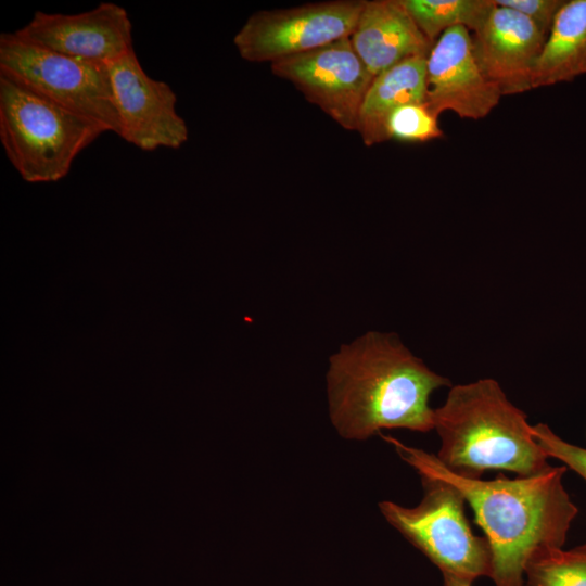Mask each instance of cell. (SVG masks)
<instances>
[{"label":"cell","mask_w":586,"mask_h":586,"mask_svg":"<svg viewBox=\"0 0 586 586\" xmlns=\"http://www.w3.org/2000/svg\"><path fill=\"white\" fill-rule=\"evenodd\" d=\"M471 36L483 75L501 95L533 89L534 66L547 36L528 17L494 0L493 8Z\"/></svg>","instance_id":"7c38bea8"},{"label":"cell","mask_w":586,"mask_h":586,"mask_svg":"<svg viewBox=\"0 0 586 586\" xmlns=\"http://www.w3.org/2000/svg\"><path fill=\"white\" fill-rule=\"evenodd\" d=\"M109 72L122 139L146 152L177 150L188 141L175 91L146 74L135 50L110 63Z\"/></svg>","instance_id":"9c48e42d"},{"label":"cell","mask_w":586,"mask_h":586,"mask_svg":"<svg viewBox=\"0 0 586 586\" xmlns=\"http://www.w3.org/2000/svg\"><path fill=\"white\" fill-rule=\"evenodd\" d=\"M498 5L514 10L528 17L548 36L555 18L565 0H495Z\"/></svg>","instance_id":"ffe728a7"},{"label":"cell","mask_w":586,"mask_h":586,"mask_svg":"<svg viewBox=\"0 0 586 586\" xmlns=\"http://www.w3.org/2000/svg\"><path fill=\"white\" fill-rule=\"evenodd\" d=\"M450 381L432 371L396 334L367 332L330 357V417L345 438L364 441L383 429H434L430 395Z\"/></svg>","instance_id":"7a4b0ae2"},{"label":"cell","mask_w":586,"mask_h":586,"mask_svg":"<svg viewBox=\"0 0 586 586\" xmlns=\"http://www.w3.org/2000/svg\"><path fill=\"white\" fill-rule=\"evenodd\" d=\"M436 117L425 103H410L395 110L386 125L387 137L405 142H425L443 137Z\"/></svg>","instance_id":"ac0fdd59"},{"label":"cell","mask_w":586,"mask_h":586,"mask_svg":"<svg viewBox=\"0 0 586 586\" xmlns=\"http://www.w3.org/2000/svg\"><path fill=\"white\" fill-rule=\"evenodd\" d=\"M423 488L413 508L382 501L386 521L434 563L443 576L472 584L491 577L492 551L486 537L475 535L466 518L461 492L437 476L419 473Z\"/></svg>","instance_id":"5b68a950"},{"label":"cell","mask_w":586,"mask_h":586,"mask_svg":"<svg viewBox=\"0 0 586 586\" xmlns=\"http://www.w3.org/2000/svg\"><path fill=\"white\" fill-rule=\"evenodd\" d=\"M422 34L433 44L449 28L471 33L484 21L494 0H400Z\"/></svg>","instance_id":"2e32d148"},{"label":"cell","mask_w":586,"mask_h":586,"mask_svg":"<svg viewBox=\"0 0 586 586\" xmlns=\"http://www.w3.org/2000/svg\"><path fill=\"white\" fill-rule=\"evenodd\" d=\"M426 58L407 59L375 76L364 98L356 131L367 146L388 140L391 114L410 103H425Z\"/></svg>","instance_id":"5bb4252c"},{"label":"cell","mask_w":586,"mask_h":586,"mask_svg":"<svg viewBox=\"0 0 586 586\" xmlns=\"http://www.w3.org/2000/svg\"><path fill=\"white\" fill-rule=\"evenodd\" d=\"M383 437L418 473L443 479L461 492L489 544L495 586H523L526 562L536 550L563 548L578 513L563 485L566 467L550 464L515 479H468L447 470L436 455Z\"/></svg>","instance_id":"6da1fadb"},{"label":"cell","mask_w":586,"mask_h":586,"mask_svg":"<svg viewBox=\"0 0 586 586\" xmlns=\"http://www.w3.org/2000/svg\"><path fill=\"white\" fill-rule=\"evenodd\" d=\"M532 430L536 442L549 458L562 461L586 481V448L565 442L545 423H537Z\"/></svg>","instance_id":"d6986e66"},{"label":"cell","mask_w":586,"mask_h":586,"mask_svg":"<svg viewBox=\"0 0 586 586\" xmlns=\"http://www.w3.org/2000/svg\"><path fill=\"white\" fill-rule=\"evenodd\" d=\"M532 426L496 380L458 384L434 409V430L441 440L436 457L462 477L481 479L491 470L531 476L550 466Z\"/></svg>","instance_id":"3957f363"},{"label":"cell","mask_w":586,"mask_h":586,"mask_svg":"<svg viewBox=\"0 0 586 586\" xmlns=\"http://www.w3.org/2000/svg\"><path fill=\"white\" fill-rule=\"evenodd\" d=\"M105 130L0 75V142L20 177L55 182Z\"/></svg>","instance_id":"277c9868"},{"label":"cell","mask_w":586,"mask_h":586,"mask_svg":"<svg viewBox=\"0 0 586 586\" xmlns=\"http://www.w3.org/2000/svg\"><path fill=\"white\" fill-rule=\"evenodd\" d=\"M425 105L438 117L451 111L461 118L486 117L502 97L482 73L471 31L456 26L444 31L426 58Z\"/></svg>","instance_id":"8fae6325"},{"label":"cell","mask_w":586,"mask_h":586,"mask_svg":"<svg viewBox=\"0 0 586 586\" xmlns=\"http://www.w3.org/2000/svg\"><path fill=\"white\" fill-rule=\"evenodd\" d=\"M444 577V586H471V584L456 579L454 577L449 576H443Z\"/></svg>","instance_id":"44dd1931"},{"label":"cell","mask_w":586,"mask_h":586,"mask_svg":"<svg viewBox=\"0 0 586 586\" xmlns=\"http://www.w3.org/2000/svg\"><path fill=\"white\" fill-rule=\"evenodd\" d=\"M586 73V0H565L535 63L532 87L566 82Z\"/></svg>","instance_id":"9a60e30c"},{"label":"cell","mask_w":586,"mask_h":586,"mask_svg":"<svg viewBox=\"0 0 586 586\" xmlns=\"http://www.w3.org/2000/svg\"><path fill=\"white\" fill-rule=\"evenodd\" d=\"M0 75L97 123L105 132L120 133L107 64L40 48L14 31L1 33Z\"/></svg>","instance_id":"8992f818"},{"label":"cell","mask_w":586,"mask_h":586,"mask_svg":"<svg viewBox=\"0 0 586 586\" xmlns=\"http://www.w3.org/2000/svg\"><path fill=\"white\" fill-rule=\"evenodd\" d=\"M349 41L373 77L433 47L400 0H365Z\"/></svg>","instance_id":"4fadbf2b"},{"label":"cell","mask_w":586,"mask_h":586,"mask_svg":"<svg viewBox=\"0 0 586 586\" xmlns=\"http://www.w3.org/2000/svg\"><path fill=\"white\" fill-rule=\"evenodd\" d=\"M14 33L40 48L107 65L135 50L130 17L114 2L74 14L36 11Z\"/></svg>","instance_id":"30bf717a"},{"label":"cell","mask_w":586,"mask_h":586,"mask_svg":"<svg viewBox=\"0 0 586 586\" xmlns=\"http://www.w3.org/2000/svg\"><path fill=\"white\" fill-rule=\"evenodd\" d=\"M365 0H334L257 11L233 37L242 59L270 64L349 38Z\"/></svg>","instance_id":"52a82bcc"},{"label":"cell","mask_w":586,"mask_h":586,"mask_svg":"<svg viewBox=\"0 0 586 586\" xmlns=\"http://www.w3.org/2000/svg\"><path fill=\"white\" fill-rule=\"evenodd\" d=\"M526 586H586V543L536 550L524 570Z\"/></svg>","instance_id":"e0dca14e"},{"label":"cell","mask_w":586,"mask_h":586,"mask_svg":"<svg viewBox=\"0 0 586 586\" xmlns=\"http://www.w3.org/2000/svg\"><path fill=\"white\" fill-rule=\"evenodd\" d=\"M270 67L342 128L357 129L359 111L374 77L349 38L276 61Z\"/></svg>","instance_id":"ba28073f"}]
</instances>
